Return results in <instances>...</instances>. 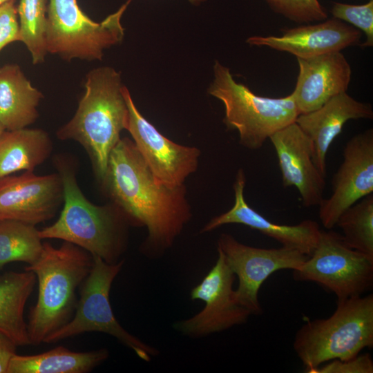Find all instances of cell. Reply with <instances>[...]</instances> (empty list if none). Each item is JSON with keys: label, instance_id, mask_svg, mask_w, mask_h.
Wrapping results in <instances>:
<instances>
[{"label": "cell", "instance_id": "cell-1", "mask_svg": "<svg viewBox=\"0 0 373 373\" xmlns=\"http://www.w3.org/2000/svg\"><path fill=\"white\" fill-rule=\"evenodd\" d=\"M99 182L131 224L146 227L148 236L142 247L146 256L162 255L190 219L184 186L160 183L127 137L121 138L111 152Z\"/></svg>", "mask_w": 373, "mask_h": 373}, {"label": "cell", "instance_id": "cell-2", "mask_svg": "<svg viewBox=\"0 0 373 373\" xmlns=\"http://www.w3.org/2000/svg\"><path fill=\"white\" fill-rule=\"evenodd\" d=\"M54 164L62 180L64 207L57 221L39 231L40 237L70 242L108 263L119 262L129 220L115 204L96 205L84 196L73 160L59 155Z\"/></svg>", "mask_w": 373, "mask_h": 373}, {"label": "cell", "instance_id": "cell-3", "mask_svg": "<svg viewBox=\"0 0 373 373\" xmlns=\"http://www.w3.org/2000/svg\"><path fill=\"white\" fill-rule=\"evenodd\" d=\"M122 87L121 75L113 68L91 70L75 115L56 133L58 139L74 140L84 147L99 182L105 175L111 152L128 124Z\"/></svg>", "mask_w": 373, "mask_h": 373}, {"label": "cell", "instance_id": "cell-4", "mask_svg": "<svg viewBox=\"0 0 373 373\" xmlns=\"http://www.w3.org/2000/svg\"><path fill=\"white\" fill-rule=\"evenodd\" d=\"M93 261L90 253L70 242L64 241L59 247L44 242L39 259L25 267L35 274L39 287L27 323L30 344L44 343L70 320L76 289L88 275Z\"/></svg>", "mask_w": 373, "mask_h": 373}, {"label": "cell", "instance_id": "cell-5", "mask_svg": "<svg viewBox=\"0 0 373 373\" xmlns=\"http://www.w3.org/2000/svg\"><path fill=\"white\" fill-rule=\"evenodd\" d=\"M293 347L312 370L334 359L352 358L373 347V295L337 300L327 318L309 320L297 331Z\"/></svg>", "mask_w": 373, "mask_h": 373}, {"label": "cell", "instance_id": "cell-6", "mask_svg": "<svg viewBox=\"0 0 373 373\" xmlns=\"http://www.w3.org/2000/svg\"><path fill=\"white\" fill-rule=\"evenodd\" d=\"M208 93L224 106V123L236 130L240 143L247 149H260L269 137L295 122L298 112L291 94L272 98L256 95L236 82L228 68L218 61Z\"/></svg>", "mask_w": 373, "mask_h": 373}, {"label": "cell", "instance_id": "cell-7", "mask_svg": "<svg viewBox=\"0 0 373 373\" xmlns=\"http://www.w3.org/2000/svg\"><path fill=\"white\" fill-rule=\"evenodd\" d=\"M46 47L48 53L70 61L101 60L104 50L122 41L121 17L131 0L102 22L90 19L77 0H48Z\"/></svg>", "mask_w": 373, "mask_h": 373}, {"label": "cell", "instance_id": "cell-8", "mask_svg": "<svg viewBox=\"0 0 373 373\" xmlns=\"http://www.w3.org/2000/svg\"><path fill=\"white\" fill-rule=\"evenodd\" d=\"M93 256V265L84 280L74 317L47 336L44 343L57 342L84 332H102L115 337L141 359L150 361L158 351L123 328L115 317L111 305V285L124 261L108 263L99 256Z\"/></svg>", "mask_w": 373, "mask_h": 373}, {"label": "cell", "instance_id": "cell-9", "mask_svg": "<svg viewBox=\"0 0 373 373\" xmlns=\"http://www.w3.org/2000/svg\"><path fill=\"white\" fill-rule=\"evenodd\" d=\"M293 276L317 283L337 300L360 296L372 285L373 258L349 247L341 234L321 230L314 250Z\"/></svg>", "mask_w": 373, "mask_h": 373}, {"label": "cell", "instance_id": "cell-10", "mask_svg": "<svg viewBox=\"0 0 373 373\" xmlns=\"http://www.w3.org/2000/svg\"><path fill=\"white\" fill-rule=\"evenodd\" d=\"M228 266L238 278L234 290L236 301L251 315H260L262 309L258 293L262 283L273 273L281 269H298L308 256L298 250L281 247L265 249L246 245L228 233H222L218 247Z\"/></svg>", "mask_w": 373, "mask_h": 373}, {"label": "cell", "instance_id": "cell-11", "mask_svg": "<svg viewBox=\"0 0 373 373\" xmlns=\"http://www.w3.org/2000/svg\"><path fill=\"white\" fill-rule=\"evenodd\" d=\"M217 250L216 264L190 293L191 299L204 301V307L193 316L173 325L177 331L191 338L205 336L243 324L251 315L236 301L233 289L236 276L222 253Z\"/></svg>", "mask_w": 373, "mask_h": 373}, {"label": "cell", "instance_id": "cell-12", "mask_svg": "<svg viewBox=\"0 0 373 373\" xmlns=\"http://www.w3.org/2000/svg\"><path fill=\"white\" fill-rule=\"evenodd\" d=\"M122 93L128 109L126 130L151 171L166 186H184L186 178L197 169L199 149L176 144L166 138L142 115L124 86Z\"/></svg>", "mask_w": 373, "mask_h": 373}, {"label": "cell", "instance_id": "cell-13", "mask_svg": "<svg viewBox=\"0 0 373 373\" xmlns=\"http://www.w3.org/2000/svg\"><path fill=\"white\" fill-rule=\"evenodd\" d=\"M343 157L332 180V194L318 205L319 219L329 230L336 227L347 209L373 193V129L350 138L343 149Z\"/></svg>", "mask_w": 373, "mask_h": 373}, {"label": "cell", "instance_id": "cell-14", "mask_svg": "<svg viewBox=\"0 0 373 373\" xmlns=\"http://www.w3.org/2000/svg\"><path fill=\"white\" fill-rule=\"evenodd\" d=\"M59 173L36 175L25 171L0 179V221L17 220L32 225L50 220L63 203Z\"/></svg>", "mask_w": 373, "mask_h": 373}, {"label": "cell", "instance_id": "cell-15", "mask_svg": "<svg viewBox=\"0 0 373 373\" xmlns=\"http://www.w3.org/2000/svg\"><path fill=\"white\" fill-rule=\"evenodd\" d=\"M278 160L284 187L297 189L303 204L318 206L323 200L325 177L316 168L310 140L294 122L269 138Z\"/></svg>", "mask_w": 373, "mask_h": 373}, {"label": "cell", "instance_id": "cell-16", "mask_svg": "<svg viewBox=\"0 0 373 373\" xmlns=\"http://www.w3.org/2000/svg\"><path fill=\"white\" fill-rule=\"evenodd\" d=\"M362 32L334 17L317 23L283 30L279 36H253L247 43L309 58L359 45Z\"/></svg>", "mask_w": 373, "mask_h": 373}, {"label": "cell", "instance_id": "cell-17", "mask_svg": "<svg viewBox=\"0 0 373 373\" xmlns=\"http://www.w3.org/2000/svg\"><path fill=\"white\" fill-rule=\"evenodd\" d=\"M245 182L244 171L239 169L233 184L235 200L233 207L227 212L213 217L200 232H209L227 224H240L276 240L283 247L310 256L320 237L321 229L318 224L312 220H305L295 225L271 222L247 203L244 196Z\"/></svg>", "mask_w": 373, "mask_h": 373}, {"label": "cell", "instance_id": "cell-18", "mask_svg": "<svg viewBox=\"0 0 373 373\" xmlns=\"http://www.w3.org/2000/svg\"><path fill=\"white\" fill-rule=\"evenodd\" d=\"M296 59L299 71L291 94L299 115L315 111L347 91L352 70L341 51Z\"/></svg>", "mask_w": 373, "mask_h": 373}, {"label": "cell", "instance_id": "cell-19", "mask_svg": "<svg viewBox=\"0 0 373 373\" xmlns=\"http://www.w3.org/2000/svg\"><path fill=\"white\" fill-rule=\"evenodd\" d=\"M372 118L370 104L357 101L344 92L318 109L298 115L295 122L310 140L313 161L320 173L326 177L328 149L344 124L351 119Z\"/></svg>", "mask_w": 373, "mask_h": 373}, {"label": "cell", "instance_id": "cell-20", "mask_svg": "<svg viewBox=\"0 0 373 373\" xmlns=\"http://www.w3.org/2000/svg\"><path fill=\"white\" fill-rule=\"evenodd\" d=\"M42 93L32 86L20 67L0 68V122L7 131L26 128L39 117Z\"/></svg>", "mask_w": 373, "mask_h": 373}, {"label": "cell", "instance_id": "cell-21", "mask_svg": "<svg viewBox=\"0 0 373 373\" xmlns=\"http://www.w3.org/2000/svg\"><path fill=\"white\" fill-rule=\"evenodd\" d=\"M52 149L50 137L43 129L6 130L0 136V179L20 171H33Z\"/></svg>", "mask_w": 373, "mask_h": 373}, {"label": "cell", "instance_id": "cell-22", "mask_svg": "<svg viewBox=\"0 0 373 373\" xmlns=\"http://www.w3.org/2000/svg\"><path fill=\"white\" fill-rule=\"evenodd\" d=\"M36 280L31 271L0 274V331L17 346L30 344L23 316L26 303Z\"/></svg>", "mask_w": 373, "mask_h": 373}, {"label": "cell", "instance_id": "cell-23", "mask_svg": "<svg viewBox=\"0 0 373 373\" xmlns=\"http://www.w3.org/2000/svg\"><path fill=\"white\" fill-rule=\"evenodd\" d=\"M106 349L91 352H73L58 346L35 355L15 354L11 359L7 373H86L106 360Z\"/></svg>", "mask_w": 373, "mask_h": 373}, {"label": "cell", "instance_id": "cell-24", "mask_svg": "<svg viewBox=\"0 0 373 373\" xmlns=\"http://www.w3.org/2000/svg\"><path fill=\"white\" fill-rule=\"evenodd\" d=\"M35 225L17 220L0 221V269L11 262L35 263L43 244Z\"/></svg>", "mask_w": 373, "mask_h": 373}, {"label": "cell", "instance_id": "cell-25", "mask_svg": "<svg viewBox=\"0 0 373 373\" xmlns=\"http://www.w3.org/2000/svg\"><path fill=\"white\" fill-rule=\"evenodd\" d=\"M336 226L349 247L373 258V193L347 209Z\"/></svg>", "mask_w": 373, "mask_h": 373}, {"label": "cell", "instance_id": "cell-26", "mask_svg": "<svg viewBox=\"0 0 373 373\" xmlns=\"http://www.w3.org/2000/svg\"><path fill=\"white\" fill-rule=\"evenodd\" d=\"M48 0H20L17 8L21 42L30 52L34 64L42 63L46 47Z\"/></svg>", "mask_w": 373, "mask_h": 373}, {"label": "cell", "instance_id": "cell-27", "mask_svg": "<svg viewBox=\"0 0 373 373\" xmlns=\"http://www.w3.org/2000/svg\"><path fill=\"white\" fill-rule=\"evenodd\" d=\"M276 14L298 23L327 19L328 15L318 0H265Z\"/></svg>", "mask_w": 373, "mask_h": 373}, {"label": "cell", "instance_id": "cell-28", "mask_svg": "<svg viewBox=\"0 0 373 373\" xmlns=\"http://www.w3.org/2000/svg\"><path fill=\"white\" fill-rule=\"evenodd\" d=\"M330 12L334 18L351 24L365 34L361 48L373 46V0L362 5L334 2Z\"/></svg>", "mask_w": 373, "mask_h": 373}, {"label": "cell", "instance_id": "cell-29", "mask_svg": "<svg viewBox=\"0 0 373 373\" xmlns=\"http://www.w3.org/2000/svg\"><path fill=\"white\" fill-rule=\"evenodd\" d=\"M373 361L370 354H358L345 360L334 359L322 364L310 373H372Z\"/></svg>", "mask_w": 373, "mask_h": 373}, {"label": "cell", "instance_id": "cell-30", "mask_svg": "<svg viewBox=\"0 0 373 373\" xmlns=\"http://www.w3.org/2000/svg\"><path fill=\"white\" fill-rule=\"evenodd\" d=\"M21 41L15 0L0 5V51L8 44Z\"/></svg>", "mask_w": 373, "mask_h": 373}, {"label": "cell", "instance_id": "cell-31", "mask_svg": "<svg viewBox=\"0 0 373 373\" xmlns=\"http://www.w3.org/2000/svg\"><path fill=\"white\" fill-rule=\"evenodd\" d=\"M17 345L0 331V373H7L12 358L16 354Z\"/></svg>", "mask_w": 373, "mask_h": 373}, {"label": "cell", "instance_id": "cell-32", "mask_svg": "<svg viewBox=\"0 0 373 373\" xmlns=\"http://www.w3.org/2000/svg\"><path fill=\"white\" fill-rule=\"evenodd\" d=\"M191 3L193 4H199L200 3L205 1V0H189Z\"/></svg>", "mask_w": 373, "mask_h": 373}, {"label": "cell", "instance_id": "cell-33", "mask_svg": "<svg viewBox=\"0 0 373 373\" xmlns=\"http://www.w3.org/2000/svg\"><path fill=\"white\" fill-rule=\"evenodd\" d=\"M6 131L5 128L3 127V126L1 124V123L0 122V136L2 135V133Z\"/></svg>", "mask_w": 373, "mask_h": 373}, {"label": "cell", "instance_id": "cell-34", "mask_svg": "<svg viewBox=\"0 0 373 373\" xmlns=\"http://www.w3.org/2000/svg\"><path fill=\"white\" fill-rule=\"evenodd\" d=\"M8 0H0V5H1L2 3L8 1Z\"/></svg>", "mask_w": 373, "mask_h": 373}]
</instances>
